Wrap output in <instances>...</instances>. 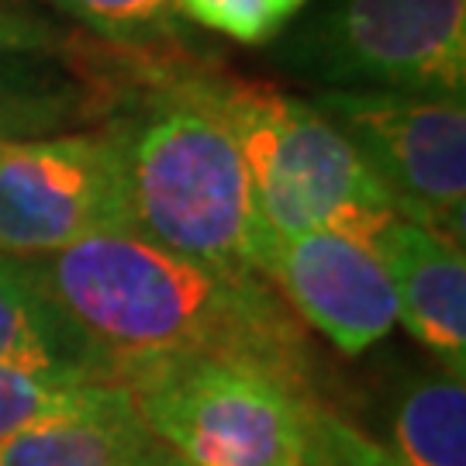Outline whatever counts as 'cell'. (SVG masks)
I'll return each instance as SVG.
<instances>
[{
	"instance_id": "cell-1",
	"label": "cell",
	"mask_w": 466,
	"mask_h": 466,
	"mask_svg": "<svg viewBox=\"0 0 466 466\" xmlns=\"http://www.w3.org/2000/svg\"><path fill=\"white\" fill-rule=\"evenodd\" d=\"M107 367L135 356H204L267 373L300 400L318 394V350L256 273H228L132 232L21 259Z\"/></svg>"
},
{
	"instance_id": "cell-2",
	"label": "cell",
	"mask_w": 466,
	"mask_h": 466,
	"mask_svg": "<svg viewBox=\"0 0 466 466\" xmlns=\"http://www.w3.org/2000/svg\"><path fill=\"white\" fill-rule=\"evenodd\" d=\"M159 84L208 107L249 169L256 211L273 232H335L373 246L394 200L308 97L208 69H169Z\"/></svg>"
},
{
	"instance_id": "cell-3",
	"label": "cell",
	"mask_w": 466,
	"mask_h": 466,
	"mask_svg": "<svg viewBox=\"0 0 466 466\" xmlns=\"http://www.w3.org/2000/svg\"><path fill=\"white\" fill-rule=\"evenodd\" d=\"M107 135L121 156L138 238L228 273H256L263 218L249 169L208 107L156 84V94Z\"/></svg>"
},
{
	"instance_id": "cell-4",
	"label": "cell",
	"mask_w": 466,
	"mask_h": 466,
	"mask_svg": "<svg viewBox=\"0 0 466 466\" xmlns=\"http://www.w3.org/2000/svg\"><path fill=\"white\" fill-rule=\"evenodd\" d=\"M269 63L315 90H380L463 100L466 0H315Z\"/></svg>"
},
{
	"instance_id": "cell-5",
	"label": "cell",
	"mask_w": 466,
	"mask_h": 466,
	"mask_svg": "<svg viewBox=\"0 0 466 466\" xmlns=\"http://www.w3.org/2000/svg\"><path fill=\"white\" fill-rule=\"evenodd\" d=\"M135 415L184 466H308L300 400L267 373L204 356L115 360Z\"/></svg>"
},
{
	"instance_id": "cell-6",
	"label": "cell",
	"mask_w": 466,
	"mask_h": 466,
	"mask_svg": "<svg viewBox=\"0 0 466 466\" xmlns=\"http://www.w3.org/2000/svg\"><path fill=\"white\" fill-rule=\"evenodd\" d=\"M311 104L377 177L400 218L463 242L466 107L463 100L380 90H315Z\"/></svg>"
},
{
	"instance_id": "cell-7",
	"label": "cell",
	"mask_w": 466,
	"mask_h": 466,
	"mask_svg": "<svg viewBox=\"0 0 466 466\" xmlns=\"http://www.w3.org/2000/svg\"><path fill=\"white\" fill-rule=\"evenodd\" d=\"M117 232L135 235L111 135L0 142V256L42 259Z\"/></svg>"
},
{
	"instance_id": "cell-8",
	"label": "cell",
	"mask_w": 466,
	"mask_h": 466,
	"mask_svg": "<svg viewBox=\"0 0 466 466\" xmlns=\"http://www.w3.org/2000/svg\"><path fill=\"white\" fill-rule=\"evenodd\" d=\"M256 273L277 290L308 332L342 356H360L398 325L394 287L377 252L335 232L256 235Z\"/></svg>"
},
{
	"instance_id": "cell-9",
	"label": "cell",
	"mask_w": 466,
	"mask_h": 466,
	"mask_svg": "<svg viewBox=\"0 0 466 466\" xmlns=\"http://www.w3.org/2000/svg\"><path fill=\"white\" fill-rule=\"evenodd\" d=\"M370 249L377 252L398 300V321L435 352L446 373L463 377L466 367V256L463 242L390 218Z\"/></svg>"
},
{
	"instance_id": "cell-10",
	"label": "cell",
	"mask_w": 466,
	"mask_h": 466,
	"mask_svg": "<svg viewBox=\"0 0 466 466\" xmlns=\"http://www.w3.org/2000/svg\"><path fill=\"white\" fill-rule=\"evenodd\" d=\"M0 466H184L142 425L132 398L46 421L0 442Z\"/></svg>"
},
{
	"instance_id": "cell-11",
	"label": "cell",
	"mask_w": 466,
	"mask_h": 466,
	"mask_svg": "<svg viewBox=\"0 0 466 466\" xmlns=\"http://www.w3.org/2000/svg\"><path fill=\"white\" fill-rule=\"evenodd\" d=\"M0 363L107 373L100 350L32 280L21 259L0 256Z\"/></svg>"
},
{
	"instance_id": "cell-12",
	"label": "cell",
	"mask_w": 466,
	"mask_h": 466,
	"mask_svg": "<svg viewBox=\"0 0 466 466\" xmlns=\"http://www.w3.org/2000/svg\"><path fill=\"white\" fill-rule=\"evenodd\" d=\"M394 452L408 466H466V387L452 373L404 380L390 400Z\"/></svg>"
},
{
	"instance_id": "cell-13",
	"label": "cell",
	"mask_w": 466,
	"mask_h": 466,
	"mask_svg": "<svg viewBox=\"0 0 466 466\" xmlns=\"http://www.w3.org/2000/svg\"><path fill=\"white\" fill-rule=\"evenodd\" d=\"M121 400H128V390L107 373L0 363V442L35 425L104 411Z\"/></svg>"
},
{
	"instance_id": "cell-14",
	"label": "cell",
	"mask_w": 466,
	"mask_h": 466,
	"mask_svg": "<svg viewBox=\"0 0 466 466\" xmlns=\"http://www.w3.org/2000/svg\"><path fill=\"white\" fill-rule=\"evenodd\" d=\"M304 432L308 466H408L390 446L370 439L325 400H311L304 408Z\"/></svg>"
},
{
	"instance_id": "cell-15",
	"label": "cell",
	"mask_w": 466,
	"mask_h": 466,
	"mask_svg": "<svg viewBox=\"0 0 466 466\" xmlns=\"http://www.w3.org/2000/svg\"><path fill=\"white\" fill-rule=\"evenodd\" d=\"M177 11L238 46H269L294 21L280 0H177Z\"/></svg>"
},
{
	"instance_id": "cell-16",
	"label": "cell",
	"mask_w": 466,
	"mask_h": 466,
	"mask_svg": "<svg viewBox=\"0 0 466 466\" xmlns=\"http://www.w3.org/2000/svg\"><path fill=\"white\" fill-rule=\"evenodd\" d=\"M63 11L115 42H146L167 32L177 0H56Z\"/></svg>"
},
{
	"instance_id": "cell-17",
	"label": "cell",
	"mask_w": 466,
	"mask_h": 466,
	"mask_svg": "<svg viewBox=\"0 0 466 466\" xmlns=\"http://www.w3.org/2000/svg\"><path fill=\"white\" fill-rule=\"evenodd\" d=\"M42 42V32H35L32 21L0 11V49H32Z\"/></svg>"
},
{
	"instance_id": "cell-18",
	"label": "cell",
	"mask_w": 466,
	"mask_h": 466,
	"mask_svg": "<svg viewBox=\"0 0 466 466\" xmlns=\"http://www.w3.org/2000/svg\"><path fill=\"white\" fill-rule=\"evenodd\" d=\"M283 7H287V11H290V15L298 17L300 11H304V7H308V4H311V0H280Z\"/></svg>"
}]
</instances>
